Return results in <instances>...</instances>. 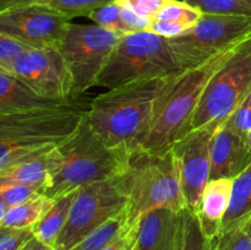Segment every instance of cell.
Segmentation results:
<instances>
[{
  "label": "cell",
  "mask_w": 251,
  "mask_h": 250,
  "mask_svg": "<svg viewBox=\"0 0 251 250\" xmlns=\"http://www.w3.org/2000/svg\"><path fill=\"white\" fill-rule=\"evenodd\" d=\"M33 237L31 228L20 229L0 225V250H21Z\"/></svg>",
  "instance_id": "cell-29"
},
{
  "label": "cell",
  "mask_w": 251,
  "mask_h": 250,
  "mask_svg": "<svg viewBox=\"0 0 251 250\" xmlns=\"http://www.w3.org/2000/svg\"><path fill=\"white\" fill-rule=\"evenodd\" d=\"M119 181L127 199V225H136L141 216L156 208H172L178 212L186 208L180 169L173 149L164 152L131 150Z\"/></svg>",
  "instance_id": "cell-4"
},
{
  "label": "cell",
  "mask_w": 251,
  "mask_h": 250,
  "mask_svg": "<svg viewBox=\"0 0 251 250\" xmlns=\"http://www.w3.org/2000/svg\"><path fill=\"white\" fill-rule=\"evenodd\" d=\"M120 6L129 7L142 16L153 19L172 0H115Z\"/></svg>",
  "instance_id": "cell-32"
},
{
  "label": "cell",
  "mask_w": 251,
  "mask_h": 250,
  "mask_svg": "<svg viewBox=\"0 0 251 250\" xmlns=\"http://www.w3.org/2000/svg\"><path fill=\"white\" fill-rule=\"evenodd\" d=\"M203 12L198 7L183 1V0H172L166 5L153 19L162 21H172L185 25L189 28H193L200 19Z\"/></svg>",
  "instance_id": "cell-26"
},
{
  "label": "cell",
  "mask_w": 251,
  "mask_h": 250,
  "mask_svg": "<svg viewBox=\"0 0 251 250\" xmlns=\"http://www.w3.org/2000/svg\"><path fill=\"white\" fill-rule=\"evenodd\" d=\"M247 144L248 147H249V151L251 152V130L248 132V136H247Z\"/></svg>",
  "instance_id": "cell-40"
},
{
  "label": "cell",
  "mask_w": 251,
  "mask_h": 250,
  "mask_svg": "<svg viewBox=\"0 0 251 250\" xmlns=\"http://www.w3.org/2000/svg\"><path fill=\"white\" fill-rule=\"evenodd\" d=\"M71 19L36 2L0 11V33L29 48H58Z\"/></svg>",
  "instance_id": "cell-12"
},
{
  "label": "cell",
  "mask_w": 251,
  "mask_h": 250,
  "mask_svg": "<svg viewBox=\"0 0 251 250\" xmlns=\"http://www.w3.org/2000/svg\"><path fill=\"white\" fill-rule=\"evenodd\" d=\"M251 220V163L233 181L229 207L221 225L220 234L232 230Z\"/></svg>",
  "instance_id": "cell-19"
},
{
  "label": "cell",
  "mask_w": 251,
  "mask_h": 250,
  "mask_svg": "<svg viewBox=\"0 0 251 250\" xmlns=\"http://www.w3.org/2000/svg\"><path fill=\"white\" fill-rule=\"evenodd\" d=\"M0 69L19 77L42 97L59 102L76 100L70 70L58 48H29Z\"/></svg>",
  "instance_id": "cell-11"
},
{
  "label": "cell",
  "mask_w": 251,
  "mask_h": 250,
  "mask_svg": "<svg viewBox=\"0 0 251 250\" xmlns=\"http://www.w3.org/2000/svg\"><path fill=\"white\" fill-rule=\"evenodd\" d=\"M251 163L247 139L225 124L211 142V179H235Z\"/></svg>",
  "instance_id": "cell-14"
},
{
  "label": "cell",
  "mask_w": 251,
  "mask_h": 250,
  "mask_svg": "<svg viewBox=\"0 0 251 250\" xmlns=\"http://www.w3.org/2000/svg\"><path fill=\"white\" fill-rule=\"evenodd\" d=\"M21 250H53V248L44 244L41 240H38L37 238L33 237L29 242H27V244L25 245Z\"/></svg>",
  "instance_id": "cell-37"
},
{
  "label": "cell",
  "mask_w": 251,
  "mask_h": 250,
  "mask_svg": "<svg viewBox=\"0 0 251 250\" xmlns=\"http://www.w3.org/2000/svg\"><path fill=\"white\" fill-rule=\"evenodd\" d=\"M129 154V150L105 145L85 115L78 129L48 153L49 185L46 195L56 199L86 185L118 178L126 168Z\"/></svg>",
  "instance_id": "cell-2"
},
{
  "label": "cell",
  "mask_w": 251,
  "mask_h": 250,
  "mask_svg": "<svg viewBox=\"0 0 251 250\" xmlns=\"http://www.w3.org/2000/svg\"><path fill=\"white\" fill-rule=\"evenodd\" d=\"M215 134L210 127L193 129L172 147L180 169L186 208L194 213L198 211L203 188L211 179V142Z\"/></svg>",
  "instance_id": "cell-13"
},
{
  "label": "cell",
  "mask_w": 251,
  "mask_h": 250,
  "mask_svg": "<svg viewBox=\"0 0 251 250\" xmlns=\"http://www.w3.org/2000/svg\"><path fill=\"white\" fill-rule=\"evenodd\" d=\"M234 131L247 139L248 132L251 130V92L244 100L238 105L229 119L226 122Z\"/></svg>",
  "instance_id": "cell-30"
},
{
  "label": "cell",
  "mask_w": 251,
  "mask_h": 250,
  "mask_svg": "<svg viewBox=\"0 0 251 250\" xmlns=\"http://www.w3.org/2000/svg\"><path fill=\"white\" fill-rule=\"evenodd\" d=\"M249 223L221 233L210 239V250H251Z\"/></svg>",
  "instance_id": "cell-27"
},
{
  "label": "cell",
  "mask_w": 251,
  "mask_h": 250,
  "mask_svg": "<svg viewBox=\"0 0 251 250\" xmlns=\"http://www.w3.org/2000/svg\"><path fill=\"white\" fill-rule=\"evenodd\" d=\"M53 202L54 199L49 198L44 194L34 196V198L27 200L26 202L10 207L1 225L20 228V229H26V228L32 229L33 225L41 220L42 216L51 207Z\"/></svg>",
  "instance_id": "cell-21"
},
{
  "label": "cell",
  "mask_w": 251,
  "mask_h": 250,
  "mask_svg": "<svg viewBox=\"0 0 251 250\" xmlns=\"http://www.w3.org/2000/svg\"><path fill=\"white\" fill-rule=\"evenodd\" d=\"M176 74L134 81L97 96L86 113L88 124L109 147L136 149L153 123L164 88Z\"/></svg>",
  "instance_id": "cell-1"
},
{
  "label": "cell",
  "mask_w": 251,
  "mask_h": 250,
  "mask_svg": "<svg viewBox=\"0 0 251 250\" xmlns=\"http://www.w3.org/2000/svg\"><path fill=\"white\" fill-rule=\"evenodd\" d=\"M86 112L74 100L0 114V171L60 146L78 129Z\"/></svg>",
  "instance_id": "cell-3"
},
{
  "label": "cell",
  "mask_w": 251,
  "mask_h": 250,
  "mask_svg": "<svg viewBox=\"0 0 251 250\" xmlns=\"http://www.w3.org/2000/svg\"><path fill=\"white\" fill-rule=\"evenodd\" d=\"M233 48L221 51L205 63L174 75L159 98L149 132L136 149L151 152L168 151L190 131L206 85Z\"/></svg>",
  "instance_id": "cell-5"
},
{
  "label": "cell",
  "mask_w": 251,
  "mask_h": 250,
  "mask_svg": "<svg viewBox=\"0 0 251 250\" xmlns=\"http://www.w3.org/2000/svg\"><path fill=\"white\" fill-rule=\"evenodd\" d=\"M9 185H28L46 191L49 185L48 153L0 171V189Z\"/></svg>",
  "instance_id": "cell-18"
},
{
  "label": "cell",
  "mask_w": 251,
  "mask_h": 250,
  "mask_svg": "<svg viewBox=\"0 0 251 250\" xmlns=\"http://www.w3.org/2000/svg\"><path fill=\"white\" fill-rule=\"evenodd\" d=\"M127 225V215L124 208L69 250H103L123 234Z\"/></svg>",
  "instance_id": "cell-22"
},
{
  "label": "cell",
  "mask_w": 251,
  "mask_h": 250,
  "mask_svg": "<svg viewBox=\"0 0 251 250\" xmlns=\"http://www.w3.org/2000/svg\"><path fill=\"white\" fill-rule=\"evenodd\" d=\"M7 210H9V206L0 199V225H2V221H4L5 216H6Z\"/></svg>",
  "instance_id": "cell-39"
},
{
  "label": "cell",
  "mask_w": 251,
  "mask_h": 250,
  "mask_svg": "<svg viewBox=\"0 0 251 250\" xmlns=\"http://www.w3.org/2000/svg\"><path fill=\"white\" fill-rule=\"evenodd\" d=\"M183 70L168 38L150 31L134 32L120 37L98 76L97 86L110 90L134 81L173 75Z\"/></svg>",
  "instance_id": "cell-6"
},
{
  "label": "cell",
  "mask_w": 251,
  "mask_h": 250,
  "mask_svg": "<svg viewBox=\"0 0 251 250\" xmlns=\"http://www.w3.org/2000/svg\"><path fill=\"white\" fill-rule=\"evenodd\" d=\"M176 250H210V240L202 233L198 216L188 208L179 212Z\"/></svg>",
  "instance_id": "cell-23"
},
{
  "label": "cell",
  "mask_w": 251,
  "mask_h": 250,
  "mask_svg": "<svg viewBox=\"0 0 251 250\" xmlns=\"http://www.w3.org/2000/svg\"><path fill=\"white\" fill-rule=\"evenodd\" d=\"M126 203L119 176L78 189L65 227L55 240L53 250L71 249L109 218L122 212Z\"/></svg>",
  "instance_id": "cell-10"
},
{
  "label": "cell",
  "mask_w": 251,
  "mask_h": 250,
  "mask_svg": "<svg viewBox=\"0 0 251 250\" xmlns=\"http://www.w3.org/2000/svg\"><path fill=\"white\" fill-rule=\"evenodd\" d=\"M43 194L38 188L28 185H9L0 189V199L10 207L26 202L29 199Z\"/></svg>",
  "instance_id": "cell-31"
},
{
  "label": "cell",
  "mask_w": 251,
  "mask_h": 250,
  "mask_svg": "<svg viewBox=\"0 0 251 250\" xmlns=\"http://www.w3.org/2000/svg\"><path fill=\"white\" fill-rule=\"evenodd\" d=\"M249 229H250V234H251V221H250V223H249Z\"/></svg>",
  "instance_id": "cell-41"
},
{
  "label": "cell",
  "mask_w": 251,
  "mask_h": 250,
  "mask_svg": "<svg viewBox=\"0 0 251 250\" xmlns=\"http://www.w3.org/2000/svg\"><path fill=\"white\" fill-rule=\"evenodd\" d=\"M120 37L97 25L70 22L58 49L73 77L74 98L97 85L98 76Z\"/></svg>",
  "instance_id": "cell-8"
},
{
  "label": "cell",
  "mask_w": 251,
  "mask_h": 250,
  "mask_svg": "<svg viewBox=\"0 0 251 250\" xmlns=\"http://www.w3.org/2000/svg\"><path fill=\"white\" fill-rule=\"evenodd\" d=\"M234 179H210L201 194L195 215L202 233L208 240L220 234L221 225L230 203Z\"/></svg>",
  "instance_id": "cell-16"
},
{
  "label": "cell",
  "mask_w": 251,
  "mask_h": 250,
  "mask_svg": "<svg viewBox=\"0 0 251 250\" xmlns=\"http://www.w3.org/2000/svg\"><path fill=\"white\" fill-rule=\"evenodd\" d=\"M139 223V222H137ZM137 223L134 225H127L123 234H120L114 242L110 243L103 250H135L137 235Z\"/></svg>",
  "instance_id": "cell-36"
},
{
  "label": "cell",
  "mask_w": 251,
  "mask_h": 250,
  "mask_svg": "<svg viewBox=\"0 0 251 250\" xmlns=\"http://www.w3.org/2000/svg\"><path fill=\"white\" fill-rule=\"evenodd\" d=\"M87 17L91 21L95 22V25L108 29V31L115 32L122 36L129 33L122 19V6L117 1L109 2V4L93 10L87 15Z\"/></svg>",
  "instance_id": "cell-28"
},
{
  "label": "cell",
  "mask_w": 251,
  "mask_h": 250,
  "mask_svg": "<svg viewBox=\"0 0 251 250\" xmlns=\"http://www.w3.org/2000/svg\"><path fill=\"white\" fill-rule=\"evenodd\" d=\"M65 103L69 102H59L42 97L19 77L0 69V114L32 108L54 107Z\"/></svg>",
  "instance_id": "cell-17"
},
{
  "label": "cell",
  "mask_w": 251,
  "mask_h": 250,
  "mask_svg": "<svg viewBox=\"0 0 251 250\" xmlns=\"http://www.w3.org/2000/svg\"><path fill=\"white\" fill-rule=\"evenodd\" d=\"M113 1L115 0H31V2L50 7L71 20L74 17L87 16L93 10Z\"/></svg>",
  "instance_id": "cell-25"
},
{
  "label": "cell",
  "mask_w": 251,
  "mask_h": 250,
  "mask_svg": "<svg viewBox=\"0 0 251 250\" xmlns=\"http://www.w3.org/2000/svg\"><path fill=\"white\" fill-rule=\"evenodd\" d=\"M198 7L203 14L251 19V0H183Z\"/></svg>",
  "instance_id": "cell-24"
},
{
  "label": "cell",
  "mask_w": 251,
  "mask_h": 250,
  "mask_svg": "<svg viewBox=\"0 0 251 250\" xmlns=\"http://www.w3.org/2000/svg\"><path fill=\"white\" fill-rule=\"evenodd\" d=\"M122 19L124 21V25L126 26L129 33L147 31L152 22L151 17L142 16V15L132 11L129 7L124 6H122Z\"/></svg>",
  "instance_id": "cell-35"
},
{
  "label": "cell",
  "mask_w": 251,
  "mask_h": 250,
  "mask_svg": "<svg viewBox=\"0 0 251 250\" xmlns=\"http://www.w3.org/2000/svg\"><path fill=\"white\" fill-rule=\"evenodd\" d=\"M250 92L251 36L235 46L211 76L194 115L191 130L210 127L217 131Z\"/></svg>",
  "instance_id": "cell-7"
},
{
  "label": "cell",
  "mask_w": 251,
  "mask_h": 250,
  "mask_svg": "<svg viewBox=\"0 0 251 250\" xmlns=\"http://www.w3.org/2000/svg\"><path fill=\"white\" fill-rule=\"evenodd\" d=\"M250 36L249 17L203 14L193 28L169 38V44L179 65L185 70L233 48Z\"/></svg>",
  "instance_id": "cell-9"
},
{
  "label": "cell",
  "mask_w": 251,
  "mask_h": 250,
  "mask_svg": "<svg viewBox=\"0 0 251 250\" xmlns=\"http://www.w3.org/2000/svg\"><path fill=\"white\" fill-rule=\"evenodd\" d=\"M189 29L190 28L186 27L185 25L178 24V22L162 21V20L152 19V22L151 25H150L147 31L169 39V38H174V37L180 36V34H183L184 32L189 31Z\"/></svg>",
  "instance_id": "cell-34"
},
{
  "label": "cell",
  "mask_w": 251,
  "mask_h": 250,
  "mask_svg": "<svg viewBox=\"0 0 251 250\" xmlns=\"http://www.w3.org/2000/svg\"><path fill=\"white\" fill-rule=\"evenodd\" d=\"M76 193L77 191L54 199L51 207L42 216L41 220L32 228L34 238H37L49 247H54L55 240L58 239L59 234L65 227Z\"/></svg>",
  "instance_id": "cell-20"
},
{
  "label": "cell",
  "mask_w": 251,
  "mask_h": 250,
  "mask_svg": "<svg viewBox=\"0 0 251 250\" xmlns=\"http://www.w3.org/2000/svg\"><path fill=\"white\" fill-rule=\"evenodd\" d=\"M29 49V47L25 46L21 42L0 33V68L7 65L14 61L20 54Z\"/></svg>",
  "instance_id": "cell-33"
},
{
  "label": "cell",
  "mask_w": 251,
  "mask_h": 250,
  "mask_svg": "<svg viewBox=\"0 0 251 250\" xmlns=\"http://www.w3.org/2000/svg\"><path fill=\"white\" fill-rule=\"evenodd\" d=\"M179 212L162 207L141 216L135 250H176Z\"/></svg>",
  "instance_id": "cell-15"
},
{
  "label": "cell",
  "mask_w": 251,
  "mask_h": 250,
  "mask_svg": "<svg viewBox=\"0 0 251 250\" xmlns=\"http://www.w3.org/2000/svg\"><path fill=\"white\" fill-rule=\"evenodd\" d=\"M27 2H31V0H0V11L7 9V7L16 6V5L21 4H27Z\"/></svg>",
  "instance_id": "cell-38"
}]
</instances>
